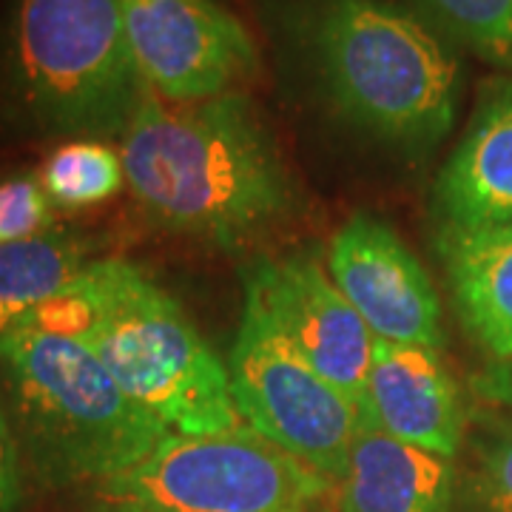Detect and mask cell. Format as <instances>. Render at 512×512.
Here are the masks:
<instances>
[{"label":"cell","instance_id":"obj_21","mask_svg":"<svg viewBox=\"0 0 512 512\" xmlns=\"http://www.w3.org/2000/svg\"><path fill=\"white\" fill-rule=\"evenodd\" d=\"M473 390L495 407L512 410V359L510 362H487V367L473 379Z\"/></svg>","mask_w":512,"mask_h":512},{"label":"cell","instance_id":"obj_17","mask_svg":"<svg viewBox=\"0 0 512 512\" xmlns=\"http://www.w3.org/2000/svg\"><path fill=\"white\" fill-rule=\"evenodd\" d=\"M52 205L92 208L111 200L126 185L120 151L97 140H69L57 146L37 174Z\"/></svg>","mask_w":512,"mask_h":512},{"label":"cell","instance_id":"obj_10","mask_svg":"<svg viewBox=\"0 0 512 512\" xmlns=\"http://www.w3.org/2000/svg\"><path fill=\"white\" fill-rule=\"evenodd\" d=\"M328 274L370 333L393 345L444 350V313L427 268L387 222L353 214L328 245Z\"/></svg>","mask_w":512,"mask_h":512},{"label":"cell","instance_id":"obj_20","mask_svg":"<svg viewBox=\"0 0 512 512\" xmlns=\"http://www.w3.org/2000/svg\"><path fill=\"white\" fill-rule=\"evenodd\" d=\"M23 473H20V441L9 404L0 393V512H20Z\"/></svg>","mask_w":512,"mask_h":512},{"label":"cell","instance_id":"obj_15","mask_svg":"<svg viewBox=\"0 0 512 512\" xmlns=\"http://www.w3.org/2000/svg\"><path fill=\"white\" fill-rule=\"evenodd\" d=\"M89 265V245L66 231L0 245V339L52 302Z\"/></svg>","mask_w":512,"mask_h":512},{"label":"cell","instance_id":"obj_2","mask_svg":"<svg viewBox=\"0 0 512 512\" xmlns=\"http://www.w3.org/2000/svg\"><path fill=\"white\" fill-rule=\"evenodd\" d=\"M120 160L148 220L211 245L251 242L293 208L282 154L239 92L200 103L146 92L120 134Z\"/></svg>","mask_w":512,"mask_h":512},{"label":"cell","instance_id":"obj_9","mask_svg":"<svg viewBox=\"0 0 512 512\" xmlns=\"http://www.w3.org/2000/svg\"><path fill=\"white\" fill-rule=\"evenodd\" d=\"M245 305L254 308L313 370L362 407L376 336L305 251L262 256L245 268Z\"/></svg>","mask_w":512,"mask_h":512},{"label":"cell","instance_id":"obj_8","mask_svg":"<svg viewBox=\"0 0 512 512\" xmlns=\"http://www.w3.org/2000/svg\"><path fill=\"white\" fill-rule=\"evenodd\" d=\"M148 92L168 103L234 94L259 66L254 37L214 0H120Z\"/></svg>","mask_w":512,"mask_h":512},{"label":"cell","instance_id":"obj_19","mask_svg":"<svg viewBox=\"0 0 512 512\" xmlns=\"http://www.w3.org/2000/svg\"><path fill=\"white\" fill-rule=\"evenodd\" d=\"M52 225V200L32 174L0 180V245L46 234Z\"/></svg>","mask_w":512,"mask_h":512},{"label":"cell","instance_id":"obj_18","mask_svg":"<svg viewBox=\"0 0 512 512\" xmlns=\"http://www.w3.org/2000/svg\"><path fill=\"white\" fill-rule=\"evenodd\" d=\"M444 40L512 72V0H410Z\"/></svg>","mask_w":512,"mask_h":512},{"label":"cell","instance_id":"obj_13","mask_svg":"<svg viewBox=\"0 0 512 512\" xmlns=\"http://www.w3.org/2000/svg\"><path fill=\"white\" fill-rule=\"evenodd\" d=\"M456 461L416 450L362 421L348 470L336 484L339 512H456Z\"/></svg>","mask_w":512,"mask_h":512},{"label":"cell","instance_id":"obj_6","mask_svg":"<svg viewBox=\"0 0 512 512\" xmlns=\"http://www.w3.org/2000/svg\"><path fill=\"white\" fill-rule=\"evenodd\" d=\"M336 481L245 421L205 436L168 433L140 464L97 481L86 512H325Z\"/></svg>","mask_w":512,"mask_h":512},{"label":"cell","instance_id":"obj_12","mask_svg":"<svg viewBox=\"0 0 512 512\" xmlns=\"http://www.w3.org/2000/svg\"><path fill=\"white\" fill-rule=\"evenodd\" d=\"M436 228H512V80L490 86L433 185Z\"/></svg>","mask_w":512,"mask_h":512},{"label":"cell","instance_id":"obj_7","mask_svg":"<svg viewBox=\"0 0 512 512\" xmlns=\"http://www.w3.org/2000/svg\"><path fill=\"white\" fill-rule=\"evenodd\" d=\"M239 419L311 470L342 481L362 407L282 342L254 308H242L231 356Z\"/></svg>","mask_w":512,"mask_h":512},{"label":"cell","instance_id":"obj_5","mask_svg":"<svg viewBox=\"0 0 512 512\" xmlns=\"http://www.w3.org/2000/svg\"><path fill=\"white\" fill-rule=\"evenodd\" d=\"M0 89L29 126L66 137L123 134L148 92L120 0H12Z\"/></svg>","mask_w":512,"mask_h":512},{"label":"cell","instance_id":"obj_4","mask_svg":"<svg viewBox=\"0 0 512 512\" xmlns=\"http://www.w3.org/2000/svg\"><path fill=\"white\" fill-rule=\"evenodd\" d=\"M20 453L43 487H92L123 473L171 433L134 402L86 345L23 322L0 339Z\"/></svg>","mask_w":512,"mask_h":512},{"label":"cell","instance_id":"obj_14","mask_svg":"<svg viewBox=\"0 0 512 512\" xmlns=\"http://www.w3.org/2000/svg\"><path fill=\"white\" fill-rule=\"evenodd\" d=\"M458 322L487 362L512 359V228H436Z\"/></svg>","mask_w":512,"mask_h":512},{"label":"cell","instance_id":"obj_11","mask_svg":"<svg viewBox=\"0 0 512 512\" xmlns=\"http://www.w3.org/2000/svg\"><path fill=\"white\" fill-rule=\"evenodd\" d=\"M362 419L416 450L456 461L470 430V410L439 350L376 339Z\"/></svg>","mask_w":512,"mask_h":512},{"label":"cell","instance_id":"obj_1","mask_svg":"<svg viewBox=\"0 0 512 512\" xmlns=\"http://www.w3.org/2000/svg\"><path fill=\"white\" fill-rule=\"evenodd\" d=\"M279 32L322 109L353 134L421 157L450 134L458 60L396 0H279Z\"/></svg>","mask_w":512,"mask_h":512},{"label":"cell","instance_id":"obj_16","mask_svg":"<svg viewBox=\"0 0 512 512\" xmlns=\"http://www.w3.org/2000/svg\"><path fill=\"white\" fill-rule=\"evenodd\" d=\"M456 512H512V410H478L464 439Z\"/></svg>","mask_w":512,"mask_h":512},{"label":"cell","instance_id":"obj_3","mask_svg":"<svg viewBox=\"0 0 512 512\" xmlns=\"http://www.w3.org/2000/svg\"><path fill=\"white\" fill-rule=\"evenodd\" d=\"M26 322L86 345L171 433L205 436L242 424L228 362L134 262L94 259Z\"/></svg>","mask_w":512,"mask_h":512}]
</instances>
